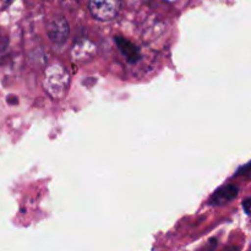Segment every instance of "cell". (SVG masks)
<instances>
[{"label": "cell", "mask_w": 251, "mask_h": 251, "mask_svg": "<svg viewBox=\"0 0 251 251\" xmlns=\"http://www.w3.org/2000/svg\"><path fill=\"white\" fill-rule=\"evenodd\" d=\"M70 83V76L60 64H51L44 71L43 87L54 100H61L66 95Z\"/></svg>", "instance_id": "obj_1"}, {"label": "cell", "mask_w": 251, "mask_h": 251, "mask_svg": "<svg viewBox=\"0 0 251 251\" xmlns=\"http://www.w3.org/2000/svg\"><path fill=\"white\" fill-rule=\"evenodd\" d=\"M91 14L100 21H110L119 12L120 0H87Z\"/></svg>", "instance_id": "obj_2"}, {"label": "cell", "mask_w": 251, "mask_h": 251, "mask_svg": "<svg viewBox=\"0 0 251 251\" xmlns=\"http://www.w3.org/2000/svg\"><path fill=\"white\" fill-rule=\"evenodd\" d=\"M48 36L56 47H63L69 37V24L63 17L54 19L48 25Z\"/></svg>", "instance_id": "obj_3"}, {"label": "cell", "mask_w": 251, "mask_h": 251, "mask_svg": "<svg viewBox=\"0 0 251 251\" xmlns=\"http://www.w3.org/2000/svg\"><path fill=\"white\" fill-rule=\"evenodd\" d=\"M238 193H239V189H238V186L233 185V184L222 186V188L218 189V190L213 194L212 199L210 200V203L215 206L225 205V203H228L230 202V201L234 200L238 196Z\"/></svg>", "instance_id": "obj_4"}, {"label": "cell", "mask_w": 251, "mask_h": 251, "mask_svg": "<svg viewBox=\"0 0 251 251\" xmlns=\"http://www.w3.org/2000/svg\"><path fill=\"white\" fill-rule=\"evenodd\" d=\"M115 43H117L118 48L120 49L123 55H124L127 60L131 61V63H135V61L139 60L140 53L134 44L130 43L126 39L122 38V37H117V38H115Z\"/></svg>", "instance_id": "obj_5"}, {"label": "cell", "mask_w": 251, "mask_h": 251, "mask_svg": "<svg viewBox=\"0 0 251 251\" xmlns=\"http://www.w3.org/2000/svg\"><path fill=\"white\" fill-rule=\"evenodd\" d=\"M238 176H245V178H251V162L250 163H248L247 166H244L243 168L239 169Z\"/></svg>", "instance_id": "obj_6"}, {"label": "cell", "mask_w": 251, "mask_h": 251, "mask_svg": "<svg viewBox=\"0 0 251 251\" xmlns=\"http://www.w3.org/2000/svg\"><path fill=\"white\" fill-rule=\"evenodd\" d=\"M243 208H244V211L247 212V215L251 216V198L247 199V200L244 201V203H243Z\"/></svg>", "instance_id": "obj_7"}]
</instances>
